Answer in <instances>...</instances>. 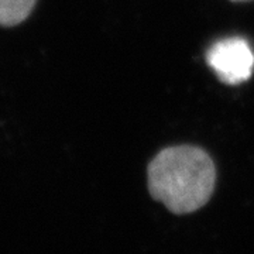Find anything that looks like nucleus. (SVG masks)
Here are the masks:
<instances>
[{"label": "nucleus", "instance_id": "nucleus-1", "mask_svg": "<svg viewBox=\"0 0 254 254\" xmlns=\"http://www.w3.org/2000/svg\"><path fill=\"white\" fill-rule=\"evenodd\" d=\"M216 181L208 153L192 145H177L155 155L148 167V190L155 200L175 215L205 206Z\"/></svg>", "mask_w": 254, "mask_h": 254}, {"label": "nucleus", "instance_id": "nucleus-3", "mask_svg": "<svg viewBox=\"0 0 254 254\" xmlns=\"http://www.w3.org/2000/svg\"><path fill=\"white\" fill-rule=\"evenodd\" d=\"M37 0H0V27H14L26 21Z\"/></svg>", "mask_w": 254, "mask_h": 254}, {"label": "nucleus", "instance_id": "nucleus-2", "mask_svg": "<svg viewBox=\"0 0 254 254\" xmlns=\"http://www.w3.org/2000/svg\"><path fill=\"white\" fill-rule=\"evenodd\" d=\"M206 61L218 78L227 85L247 81L254 68V54L249 43L240 37L216 41L206 53Z\"/></svg>", "mask_w": 254, "mask_h": 254}]
</instances>
